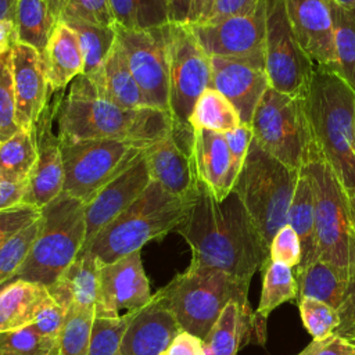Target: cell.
<instances>
[{
  "instance_id": "1",
  "label": "cell",
  "mask_w": 355,
  "mask_h": 355,
  "mask_svg": "<svg viewBox=\"0 0 355 355\" xmlns=\"http://www.w3.org/2000/svg\"><path fill=\"white\" fill-rule=\"evenodd\" d=\"M175 232L191 250L190 263L215 268L241 280L251 282L269 258V250L237 194L232 191L218 201L202 182Z\"/></svg>"
},
{
  "instance_id": "2",
  "label": "cell",
  "mask_w": 355,
  "mask_h": 355,
  "mask_svg": "<svg viewBox=\"0 0 355 355\" xmlns=\"http://www.w3.org/2000/svg\"><path fill=\"white\" fill-rule=\"evenodd\" d=\"M61 94L55 96L60 140L119 139L154 143L172 129L169 112L119 107L101 97L85 75L75 78L68 93Z\"/></svg>"
},
{
  "instance_id": "3",
  "label": "cell",
  "mask_w": 355,
  "mask_h": 355,
  "mask_svg": "<svg viewBox=\"0 0 355 355\" xmlns=\"http://www.w3.org/2000/svg\"><path fill=\"white\" fill-rule=\"evenodd\" d=\"M304 101L323 159L347 194H355V90L336 72L316 67Z\"/></svg>"
},
{
  "instance_id": "4",
  "label": "cell",
  "mask_w": 355,
  "mask_h": 355,
  "mask_svg": "<svg viewBox=\"0 0 355 355\" xmlns=\"http://www.w3.org/2000/svg\"><path fill=\"white\" fill-rule=\"evenodd\" d=\"M194 197L173 196L151 180L143 194L82 251L92 252L101 263H110L140 251L147 243L176 230L187 215Z\"/></svg>"
},
{
  "instance_id": "5",
  "label": "cell",
  "mask_w": 355,
  "mask_h": 355,
  "mask_svg": "<svg viewBox=\"0 0 355 355\" xmlns=\"http://www.w3.org/2000/svg\"><path fill=\"white\" fill-rule=\"evenodd\" d=\"M248 287L223 270L190 263L158 291L182 330L204 340L230 301L250 306Z\"/></svg>"
},
{
  "instance_id": "6",
  "label": "cell",
  "mask_w": 355,
  "mask_h": 355,
  "mask_svg": "<svg viewBox=\"0 0 355 355\" xmlns=\"http://www.w3.org/2000/svg\"><path fill=\"white\" fill-rule=\"evenodd\" d=\"M300 171L291 169L265 151L254 139L233 186L265 245L287 225L288 208Z\"/></svg>"
},
{
  "instance_id": "7",
  "label": "cell",
  "mask_w": 355,
  "mask_h": 355,
  "mask_svg": "<svg viewBox=\"0 0 355 355\" xmlns=\"http://www.w3.org/2000/svg\"><path fill=\"white\" fill-rule=\"evenodd\" d=\"M85 205L62 191L42 208L37 237L14 279L50 286L60 277L85 245Z\"/></svg>"
},
{
  "instance_id": "8",
  "label": "cell",
  "mask_w": 355,
  "mask_h": 355,
  "mask_svg": "<svg viewBox=\"0 0 355 355\" xmlns=\"http://www.w3.org/2000/svg\"><path fill=\"white\" fill-rule=\"evenodd\" d=\"M302 169L313 193L318 259L344 277L355 279V225L348 194L322 155Z\"/></svg>"
},
{
  "instance_id": "9",
  "label": "cell",
  "mask_w": 355,
  "mask_h": 355,
  "mask_svg": "<svg viewBox=\"0 0 355 355\" xmlns=\"http://www.w3.org/2000/svg\"><path fill=\"white\" fill-rule=\"evenodd\" d=\"M254 140L291 169L301 171L322 155L301 96H290L268 87L251 119Z\"/></svg>"
},
{
  "instance_id": "10",
  "label": "cell",
  "mask_w": 355,
  "mask_h": 355,
  "mask_svg": "<svg viewBox=\"0 0 355 355\" xmlns=\"http://www.w3.org/2000/svg\"><path fill=\"white\" fill-rule=\"evenodd\" d=\"M62 191L87 204L105 184L139 161L153 143L119 139L60 140Z\"/></svg>"
},
{
  "instance_id": "11",
  "label": "cell",
  "mask_w": 355,
  "mask_h": 355,
  "mask_svg": "<svg viewBox=\"0 0 355 355\" xmlns=\"http://www.w3.org/2000/svg\"><path fill=\"white\" fill-rule=\"evenodd\" d=\"M168 58L169 114L172 128L193 130L190 115L198 97L211 87V57L198 43L189 22L161 24Z\"/></svg>"
},
{
  "instance_id": "12",
  "label": "cell",
  "mask_w": 355,
  "mask_h": 355,
  "mask_svg": "<svg viewBox=\"0 0 355 355\" xmlns=\"http://www.w3.org/2000/svg\"><path fill=\"white\" fill-rule=\"evenodd\" d=\"M265 67L269 87L304 97L316 67L294 35L283 0H265Z\"/></svg>"
},
{
  "instance_id": "13",
  "label": "cell",
  "mask_w": 355,
  "mask_h": 355,
  "mask_svg": "<svg viewBox=\"0 0 355 355\" xmlns=\"http://www.w3.org/2000/svg\"><path fill=\"white\" fill-rule=\"evenodd\" d=\"M161 24L132 29L115 25V32L128 67L148 104L169 112L168 58Z\"/></svg>"
},
{
  "instance_id": "14",
  "label": "cell",
  "mask_w": 355,
  "mask_h": 355,
  "mask_svg": "<svg viewBox=\"0 0 355 355\" xmlns=\"http://www.w3.org/2000/svg\"><path fill=\"white\" fill-rule=\"evenodd\" d=\"M205 53L212 57H265L266 4L216 24H190Z\"/></svg>"
},
{
  "instance_id": "15",
  "label": "cell",
  "mask_w": 355,
  "mask_h": 355,
  "mask_svg": "<svg viewBox=\"0 0 355 355\" xmlns=\"http://www.w3.org/2000/svg\"><path fill=\"white\" fill-rule=\"evenodd\" d=\"M193 130L172 128L144 153L151 180L178 197H193L198 189L200 180L193 158Z\"/></svg>"
},
{
  "instance_id": "16",
  "label": "cell",
  "mask_w": 355,
  "mask_h": 355,
  "mask_svg": "<svg viewBox=\"0 0 355 355\" xmlns=\"http://www.w3.org/2000/svg\"><path fill=\"white\" fill-rule=\"evenodd\" d=\"M211 87L223 94L239 112L241 123L251 125L255 108L269 87L265 57H211Z\"/></svg>"
},
{
  "instance_id": "17",
  "label": "cell",
  "mask_w": 355,
  "mask_h": 355,
  "mask_svg": "<svg viewBox=\"0 0 355 355\" xmlns=\"http://www.w3.org/2000/svg\"><path fill=\"white\" fill-rule=\"evenodd\" d=\"M153 294L140 251L110 263H101L96 316H119V311H137L147 305Z\"/></svg>"
},
{
  "instance_id": "18",
  "label": "cell",
  "mask_w": 355,
  "mask_h": 355,
  "mask_svg": "<svg viewBox=\"0 0 355 355\" xmlns=\"http://www.w3.org/2000/svg\"><path fill=\"white\" fill-rule=\"evenodd\" d=\"M57 100L47 103L44 111L35 125L37 158L26 179V191L24 204L43 208L64 189V164L61 143L54 132Z\"/></svg>"
},
{
  "instance_id": "19",
  "label": "cell",
  "mask_w": 355,
  "mask_h": 355,
  "mask_svg": "<svg viewBox=\"0 0 355 355\" xmlns=\"http://www.w3.org/2000/svg\"><path fill=\"white\" fill-rule=\"evenodd\" d=\"M297 298H315L330 305L340 316V326L333 334L355 344V279L344 277L326 262L318 259L294 269Z\"/></svg>"
},
{
  "instance_id": "20",
  "label": "cell",
  "mask_w": 355,
  "mask_h": 355,
  "mask_svg": "<svg viewBox=\"0 0 355 355\" xmlns=\"http://www.w3.org/2000/svg\"><path fill=\"white\" fill-rule=\"evenodd\" d=\"M291 29L315 67L336 72L333 19L329 0H283Z\"/></svg>"
},
{
  "instance_id": "21",
  "label": "cell",
  "mask_w": 355,
  "mask_h": 355,
  "mask_svg": "<svg viewBox=\"0 0 355 355\" xmlns=\"http://www.w3.org/2000/svg\"><path fill=\"white\" fill-rule=\"evenodd\" d=\"M151 176L144 155L105 184L86 205V248L93 239L118 215L129 208L148 187ZM82 248V250H83Z\"/></svg>"
},
{
  "instance_id": "22",
  "label": "cell",
  "mask_w": 355,
  "mask_h": 355,
  "mask_svg": "<svg viewBox=\"0 0 355 355\" xmlns=\"http://www.w3.org/2000/svg\"><path fill=\"white\" fill-rule=\"evenodd\" d=\"M11 72L17 122L21 129H33L49 103L44 60L33 47L17 42L11 49Z\"/></svg>"
},
{
  "instance_id": "23",
  "label": "cell",
  "mask_w": 355,
  "mask_h": 355,
  "mask_svg": "<svg viewBox=\"0 0 355 355\" xmlns=\"http://www.w3.org/2000/svg\"><path fill=\"white\" fill-rule=\"evenodd\" d=\"M182 331L159 291L136 311L123 336L118 355H162Z\"/></svg>"
},
{
  "instance_id": "24",
  "label": "cell",
  "mask_w": 355,
  "mask_h": 355,
  "mask_svg": "<svg viewBox=\"0 0 355 355\" xmlns=\"http://www.w3.org/2000/svg\"><path fill=\"white\" fill-rule=\"evenodd\" d=\"M193 158L198 180L222 201L233 190L237 173L223 133L207 129L193 130Z\"/></svg>"
},
{
  "instance_id": "25",
  "label": "cell",
  "mask_w": 355,
  "mask_h": 355,
  "mask_svg": "<svg viewBox=\"0 0 355 355\" xmlns=\"http://www.w3.org/2000/svg\"><path fill=\"white\" fill-rule=\"evenodd\" d=\"M101 262L89 251H80L76 259L47 286L55 302L69 309H94L98 297Z\"/></svg>"
},
{
  "instance_id": "26",
  "label": "cell",
  "mask_w": 355,
  "mask_h": 355,
  "mask_svg": "<svg viewBox=\"0 0 355 355\" xmlns=\"http://www.w3.org/2000/svg\"><path fill=\"white\" fill-rule=\"evenodd\" d=\"M51 298L47 286L22 279H14L0 287V333L33 324L42 308Z\"/></svg>"
},
{
  "instance_id": "27",
  "label": "cell",
  "mask_w": 355,
  "mask_h": 355,
  "mask_svg": "<svg viewBox=\"0 0 355 355\" xmlns=\"http://www.w3.org/2000/svg\"><path fill=\"white\" fill-rule=\"evenodd\" d=\"M89 80L101 97L119 107L130 110L153 108L136 83L118 42H115L98 73Z\"/></svg>"
},
{
  "instance_id": "28",
  "label": "cell",
  "mask_w": 355,
  "mask_h": 355,
  "mask_svg": "<svg viewBox=\"0 0 355 355\" xmlns=\"http://www.w3.org/2000/svg\"><path fill=\"white\" fill-rule=\"evenodd\" d=\"M51 92H62L85 71V58L76 32L64 21L54 29L43 54Z\"/></svg>"
},
{
  "instance_id": "29",
  "label": "cell",
  "mask_w": 355,
  "mask_h": 355,
  "mask_svg": "<svg viewBox=\"0 0 355 355\" xmlns=\"http://www.w3.org/2000/svg\"><path fill=\"white\" fill-rule=\"evenodd\" d=\"M17 42L37 50L42 57L49 40L62 21L60 0H15Z\"/></svg>"
},
{
  "instance_id": "30",
  "label": "cell",
  "mask_w": 355,
  "mask_h": 355,
  "mask_svg": "<svg viewBox=\"0 0 355 355\" xmlns=\"http://www.w3.org/2000/svg\"><path fill=\"white\" fill-rule=\"evenodd\" d=\"M254 336V312L230 301L204 338L207 355H237L240 347Z\"/></svg>"
},
{
  "instance_id": "31",
  "label": "cell",
  "mask_w": 355,
  "mask_h": 355,
  "mask_svg": "<svg viewBox=\"0 0 355 355\" xmlns=\"http://www.w3.org/2000/svg\"><path fill=\"white\" fill-rule=\"evenodd\" d=\"M262 270V291L254 312V331L259 343L265 340L266 319L279 305L297 298V280L293 269L282 262L266 259Z\"/></svg>"
},
{
  "instance_id": "32",
  "label": "cell",
  "mask_w": 355,
  "mask_h": 355,
  "mask_svg": "<svg viewBox=\"0 0 355 355\" xmlns=\"http://www.w3.org/2000/svg\"><path fill=\"white\" fill-rule=\"evenodd\" d=\"M287 223L295 230L301 241V262L295 269L318 261V245L315 233V205L311 182L304 169L300 171L294 196L288 208Z\"/></svg>"
},
{
  "instance_id": "33",
  "label": "cell",
  "mask_w": 355,
  "mask_h": 355,
  "mask_svg": "<svg viewBox=\"0 0 355 355\" xmlns=\"http://www.w3.org/2000/svg\"><path fill=\"white\" fill-rule=\"evenodd\" d=\"M37 158L35 129H21L0 143V180L26 182Z\"/></svg>"
},
{
  "instance_id": "34",
  "label": "cell",
  "mask_w": 355,
  "mask_h": 355,
  "mask_svg": "<svg viewBox=\"0 0 355 355\" xmlns=\"http://www.w3.org/2000/svg\"><path fill=\"white\" fill-rule=\"evenodd\" d=\"M62 21L76 32L85 58L83 75L87 79H93L116 42L115 26H101L72 18Z\"/></svg>"
},
{
  "instance_id": "35",
  "label": "cell",
  "mask_w": 355,
  "mask_h": 355,
  "mask_svg": "<svg viewBox=\"0 0 355 355\" xmlns=\"http://www.w3.org/2000/svg\"><path fill=\"white\" fill-rule=\"evenodd\" d=\"M193 129L226 133L241 125L239 112L232 103L214 87H208L196 101L190 115Z\"/></svg>"
},
{
  "instance_id": "36",
  "label": "cell",
  "mask_w": 355,
  "mask_h": 355,
  "mask_svg": "<svg viewBox=\"0 0 355 355\" xmlns=\"http://www.w3.org/2000/svg\"><path fill=\"white\" fill-rule=\"evenodd\" d=\"M334 50L337 57L336 73L355 90V10L345 8L329 0Z\"/></svg>"
},
{
  "instance_id": "37",
  "label": "cell",
  "mask_w": 355,
  "mask_h": 355,
  "mask_svg": "<svg viewBox=\"0 0 355 355\" xmlns=\"http://www.w3.org/2000/svg\"><path fill=\"white\" fill-rule=\"evenodd\" d=\"M135 313L136 311H128L119 316L94 315L87 355H118L123 336Z\"/></svg>"
},
{
  "instance_id": "38",
  "label": "cell",
  "mask_w": 355,
  "mask_h": 355,
  "mask_svg": "<svg viewBox=\"0 0 355 355\" xmlns=\"http://www.w3.org/2000/svg\"><path fill=\"white\" fill-rule=\"evenodd\" d=\"M93 319L94 309L71 306L57 341L55 355H87Z\"/></svg>"
},
{
  "instance_id": "39",
  "label": "cell",
  "mask_w": 355,
  "mask_h": 355,
  "mask_svg": "<svg viewBox=\"0 0 355 355\" xmlns=\"http://www.w3.org/2000/svg\"><path fill=\"white\" fill-rule=\"evenodd\" d=\"M40 229V218L11 237L0 248V287L14 279L26 259Z\"/></svg>"
},
{
  "instance_id": "40",
  "label": "cell",
  "mask_w": 355,
  "mask_h": 355,
  "mask_svg": "<svg viewBox=\"0 0 355 355\" xmlns=\"http://www.w3.org/2000/svg\"><path fill=\"white\" fill-rule=\"evenodd\" d=\"M55 348L57 341L42 336L33 324L0 333V355H55Z\"/></svg>"
},
{
  "instance_id": "41",
  "label": "cell",
  "mask_w": 355,
  "mask_h": 355,
  "mask_svg": "<svg viewBox=\"0 0 355 355\" xmlns=\"http://www.w3.org/2000/svg\"><path fill=\"white\" fill-rule=\"evenodd\" d=\"M302 323L313 340L330 336L340 326L338 313L326 302L304 297L297 300Z\"/></svg>"
},
{
  "instance_id": "42",
  "label": "cell",
  "mask_w": 355,
  "mask_h": 355,
  "mask_svg": "<svg viewBox=\"0 0 355 355\" xmlns=\"http://www.w3.org/2000/svg\"><path fill=\"white\" fill-rule=\"evenodd\" d=\"M21 130L15 115L11 51L0 55V143Z\"/></svg>"
},
{
  "instance_id": "43",
  "label": "cell",
  "mask_w": 355,
  "mask_h": 355,
  "mask_svg": "<svg viewBox=\"0 0 355 355\" xmlns=\"http://www.w3.org/2000/svg\"><path fill=\"white\" fill-rule=\"evenodd\" d=\"M62 19H80L101 26H115L108 0H60Z\"/></svg>"
},
{
  "instance_id": "44",
  "label": "cell",
  "mask_w": 355,
  "mask_h": 355,
  "mask_svg": "<svg viewBox=\"0 0 355 355\" xmlns=\"http://www.w3.org/2000/svg\"><path fill=\"white\" fill-rule=\"evenodd\" d=\"M301 241L295 230L287 223L273 236L269 247V258L295 269L301 262Z\"/></svg>"
},
{
  "instance_id": "45",
  "label": "cell",
  "mask_w": 355,
  "mask_h": 355,
  "mask_svg": "<svg viewBox=\"0 0 355 355\" xmlns=\"http://www.w3.org/2000/svg\"><path fill=\"white\" fill-rule=\"evenodd\" d=\"M42 209L29 204H19L0 209V248L22 229L37 220Z\"/></svg>"
},
{
  "instance_id": "46",
  "label": "cell",
  "mask_w": 355,
  "mask_h": 355,
  "mask_svg": "<svg viewBox=\"0 0 355 355\" xmlns=\"http://www.w3.org/2000/svg\"><path fill=\"white\" fill-rule=\"evenodd\" d=\"M67 313H68V309L51 298L39 312L33 326L39 330L42 336L53 341H58Z\"/></svg>"
},
{
  "instance_id": "47",
  "label": "cell",
  "mask_w": 355,
  "mask_h": 355,
  "mask_svg": "<svg viewBox=\"0 0 355 355\" xmlns=\"http://www.w3.org/2000/svg\"><path fill=\"white\" fill-rule=\"evenodd\" d=\"M261 0H214L209 11L196 24H216L229 17L251 12Z\"/></svg>"
},
{
  "instance_id": "48",
  "label": "cell",
  "mask_w": 355,
  "mask_h": 355,
  "mask_svg": "<svg viewBox=\"0 0 355 355\" xmlns=\"http://www.w3.org/2000/svg\"><path fill=\"white\" fill-rule=\"evenodd\" d=\"M223 135H225V139H226V143H227V147H229V151H230V155H232L234 171L239 176V173L241 171V166L244 164V159L247 157L250 144L254 139L251 125L241 123L236 129H233L230 132H226Z\"/></svg>"
},
{
  "instance_id": "49",
  "label": "cell",
  "mask_w": 355,
  "mask_h": 355,
  "mask_svg": "<svg viewBox=\"0 0 355 355\" xmlns=\"http://www.w3.org/2000/svg\"><path fill=\"white\" fill-rule=\"evenodd\" d=\"M300 355H355V344L331 333L324 338L313 340Z\"/></svg>"
},
{
  "instance_id": "50",
  "label": "cell",
  "mask_w": 355,
  "mask_h": 355,
  "mask_svg": "<svg viewBox=\"0 0 355 355\" xmlns=\"http://www.w3.org/2000/svg\"><path fill=\"white\" fill-rule=\"evenodd\" d=\"M115 25L132 29L143 25L140 21V0H108Z\"/></svg>"
},
{
  "instance_id": "51",
  "label": "cell",
  "mask_w": 355,
  "mask_h": 355,
  "mask_svg": "<svg viewBox=\"0 0 355 355\" xmlns=\"http://www.w3.org/2000/svg\"><path fill=\"white\" fill-rule=\"evenodd\" d=\"M166 355H207L204 340L182 330L173 338Z\"/></svg>"
},
{
  "instance_id": "52",
  "label": "cell",
  "mask_w": 355,
  "mask_h": 355,
  "mask_svg": "<svg viewBox=\"0 0 355 355\" xmlns=\"http://www.w3.org/2000/svg\"><path fill=\"white\" fill-rule=\"evenodd\" d=\"M26 182L0 180V209L24 204Z\"/></svg>"
},
{
  "instance_id": "53",
  "label": "cell",
  "mask_w": 355,
  "mask_h": 355,
  "mask_svg": "<svg viewBox=\"0 0 355 355\" xmlns=\"http://www.w3.org/2000/svg\"><path fill=\"white\" fill-rule=\"evenodd\" d=\"M165 19L169 22H189L191 0H164Z\"/></svg>"
},
{
  "instance_id": "54",
  "label": "cell",
  "mask_w": 355,
  "mask_h": 355,
  "mask_svg": "<svg viewBox=\"0 0 355 355\" xmlns=\"http://www.w3.org/2000/svg\"><path fill=\"white\" fill-rule=\"evenodd\" d=\"M15 43H17L15 21L0 18V55L11 51Z\"/></svg>"
},
{
  "instance_id": "55",
  "label": "cell",
  "mask_w": 355,
  "mask_h": 355,
  "mask_svg": "<svg viewBox=\"0 0 355 355\" xmlns=\"http://www.w3.org/2000/svg\"><path fill=\"white\" fill-rule=\"evenodd\" d=\"M0 18L14 21V18H15V0H0Z\"/></svg>"
},
{
  "instance_id": "56",
  "label": "cell",
  "mask_w": 355,
  "mask_h": 355,
  "mask_svg": "<svg viewBox=\"0 0 355 355\" xmlns=\"http://www.w3.org/2000/svg\"><path fill=\"white\" fill-rule=\"evenodd\" d=\"M204 4H205V0H191L189 24H196L201 18L204 11Z\"/></svg>"
},
{
  "instance_id": "57",
  "label": "cell",
  "mask_w": 355,
  "mask_h": 355,
  "mask_svg": "<svg viewBox=\"0 0 355 355\" xmlns=\"http://www.w3.org/2000/svg\"><path fill=\"white\" fill-rule=\"evenodd\" d=\"M345 8H349V10H355V0H331Z\"/></svg>"
},
{
  "instance_id": "58",
  "label": "cell",
  "mask_w": 355,
  "mask_h": 355,
  "mask_svg": "<svg viewBox=\"0 0 355 355\" xmlns=\"http://www.w3.org/2000/svg\"><path fill=\"white\" fill-rule=\"evenodd\" d=\"M348 201H349V209L352 215V220L355 225V194H348Z\"/></svg>"
},
{
  "instance_id": "59",
  "label": "cell",
  "mask_w": 355,
  "mask_h": 355,
  "mask_svg": "<svg viewBox=\"0 0 355 355\" xmlns=\"http://www.w3.org/2000/svg\"><path fill=\"white\" fill-rule=\"evenodd\" d=\"M212 3H214V0H205V4H204V11H202V15H201V18H204V17L207 15V12L209 11V8H211ZM201 18H200V19H201ZM200 19H198V21H200ZM198 21H197V22H198Z\"/></svg>"
},
{
  "instance_id": "60",
  "label": "cell",
  "mask_w": 355,
  "mask_h": 355,
  "mask_svg": "<svg viewBox=\"0 0 355 355\" xmlns=\"http://www.w3.org/2000/svg\"><path fill=\"white\" fill-rule=\"evenodd\" d=\"M354 135H355V112H354Z\"/></svg>"
},
{
  "instance_id": "61",
  "label": "cell",
  "mask_w": 355,
  "mask_h": 355,
  "mask_svg": "<svg viewBox=\"0 0 355 355\" xmlns=\"http://www.w3.org/2000/svg\"><path fill=\"white\" fill-rule=\"evenodd\" d=\"M162 355H166V352H165V354H162Z\"/></svg>"
},
{
  "instance_id": "62",
  "label": "cell",
  "mask_w": 355,
  "mask_h": 355,
  "mask_svg": "<svg viewBox=\"0 0 355 355\" xmlns=\"http://www.w3.org/2000/svg\"><path fill=\"white\" fill-rule=\"evenodd\" d=\"M298 355H300V354H298Z\"/></svg>"
}]
</instances>
